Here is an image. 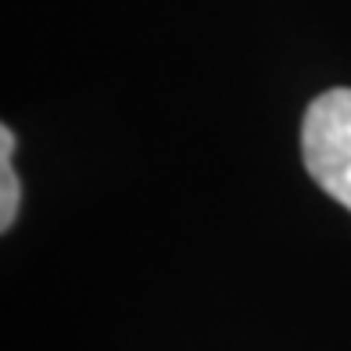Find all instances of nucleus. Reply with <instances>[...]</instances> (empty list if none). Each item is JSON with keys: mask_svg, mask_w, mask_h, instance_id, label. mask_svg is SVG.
<instances>
[{"mask_svg": "<svg viewBox=\"0 0 351 351\" xmlns=\"http://www.w3.org/2000/svg\"><path fill=\"white\" fill-rule=\"evenodd\" d=\"M301 154L312 180L351 212V90H330L308 104Z\"/></svg>", "mask_w": 351, "mask_h": 351, "instance_id": "f257e3e1", "label": "nucleus"}, {"mask_svg": "<svg viewBox=\"0 0 351 351\" xmlns=\"http://www.w3.org/2000/svg\"><path fill=\"white\" fill-rule=\"evenodd\" d=\"M11 151H14V133L11 125H0V230H11L14 219H19V201H22V186H19V176L11 169Z\"/></svg>", "mask_w": 351, "mask_h": 351, "instance_id": "f03ea898", "label": "nucleus"}]
</instances>
